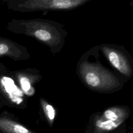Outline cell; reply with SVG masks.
I'll use <instances>...</instances> for the list:
<instances>
[{
	"label": "cell",
	"instance_id": "cell-1",
	"mask_svg": "<svg viewBox=\"0 0 133 133\" xmlns=\"http://www.w3.org/2000/svg\"><path fill=\"white\" fill-rule=\"evenodd\" d=\"M86 0H34L28 1L21 4V8L28 9L70 10L77 7Z\"/></svg>",
	"mask_w": 133,
	"mask_h": 133
},
{
	"label": "cell",
	"instance_id": "cell-2",
	"mask_svg": "<svg viewBox=\"0 0 133 133\" xmlns=\"http://www.w3.org/2000/svg\"><path fill=\"white\" fill-rule=\"evenodd\" d=\"M104 53L111 65L122 74H130V68L127 60L118 51L112 49L106 48Z\"/></svg>",
	"mask_w": 133,
	"mask_h": 133
},
{
	"label": "cell",
	"instance_id": "cell-3",
	"mask_svg": "<svg viewBox=\"0 0 133 133\" xmlns=\"http://www.w3.org/2000/svg\"><path fill=\"white\" fill-rule=\"evenodd\" d=\"M128 116L129 113L126 109L121 107H112L106 109L101 117L111 121L123 123Z\"/></svg>",
	"mask_w": 133,
	"mask_h": 133
},
{
	"label": "cell",
	"instance_id": "cell-4",
	"mask_svg": "<svg viewBox=\"0 0 133 133\" xmlns=\"http://www.w3.org/2000/svg\"><path fill=\"white\" fill-rule=\"evenodd\" d=\"M122 122H114L98 116L95 121V130L96 132L111 131L119 126Z\"/></svg>",
	"mask_w": 133,
	"mask_h": 133
},
{
	"label": "cell",
	"instance_id": "cell-5",
	"mask_svg": "<svg viewBox=\"0 0 133 133\" xmlns=\"http://www.w3.org/2000/svg\"><path fill=\"white\" fill-rule=\"evenodd\" d=\"M84 79L86 83L90 87L96 88L99 87L100 84V79L98 73L92 71L86 73Z\"/></svg>",
	"mask_w": 133,
	"mask_h": 133
},
{
	"label": "cell",
	"instance_id": "cell-6",
	"mask_svg": "<svg viewBox=\"0 0 133 133\" xmlns=\"http://www.w3.org/2000/svg\"><path fill=\"white\" fill-rule=\"evenodd\" d=\"M33 35L39 40L45 42H50L52 39V34L46 29H38L33 33Z\"/></svg>",
	"mask_w": 133,
	"mask_h": 133
},
{
	"label": "cell",
	"instance_id": "cell-7",
	"mask_svg": "<svg viewBox=\"0 0 133 133\" xmlns=\"http://www.w3.org/2000/svg\"><path fill=\"white\" fill-rule=\"evenodd\" d=\"M42 105L45 113L50 123H52L56 116V110L50 104L47 103L45 101H43Z\"/></svg>",
	"mask_w": 133,
	"mask_h": 133
},
{
	"label": "cell",
	"instance_id": "cell-8",
	"mask_svg": "<svg viewBox=\"0 0 133 133\" xmlns=\"http://www.w3.org/2000/svg\"><path fill=\"white\" fill-rule=\"evenodd\" d=\"M3 122L10 127V129L13 130L14 133H31L26 128L19 124H14L10 122L4 121Z\"/></svg>",
	"mask_w": 133,
	"mask_h": 133
},
{
	"label": "cell",
	"instance_id": "cell-9",
	"mask_svg": "<svg viewBox=\"0 0 133 133\" xmlns=\"http://www.w3.org/2000/svg\"><path fill=\"white\" fill-rule=\"evenodd\" d=\"M21 85L22 89L25 91H28L30 88V83L29 80L26 77H22L20 79Z\"/></svg>",
	"mask_w": 133,
	"mask_h": 133
},
{
	"label": "cell",
	"instance_id": "cell-10",
	"mask_svg": "<svg viewBox=\"0 0 133 133\" xmlns=\"http://www.w3.org/2000/svg\"><path fill=\"white\" fill-rule=\"evenodd\" d=\"M9 51V47L7 45L0 43V56L7 54Z\"/></svg>",
	"mask_w": 133,
	"mask_h": 133
},
{
	"label": "cell",
	"instance_id": "cell-11",
	"mask_svg": "<svg viewBox=\"0 0 133 133\" xmlns=\"http://www.w3.org/2000/svg\"><path fill=\"white\" fill-rule=\"evenodd\" d=\"M130 5H132V6H133V2L131 3V4H130Z\"/></svg>",
	"mask_w": 133,
	"mask_h": 133
}]
</instances>
